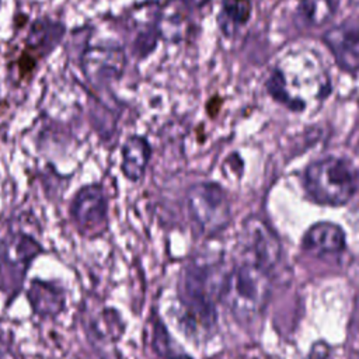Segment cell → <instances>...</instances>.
<instances>
[{
	"mask_svg": "<svg viewBox=\"0 0 359 359\" xmlns=\"http://www.w3.org/2000/svg\"><path fill=\"white\" fill-rule=\"evenodd\" d=\"M90 332L101 341H116L123 332V324L119 313L112 307L104 309L90 324Z\"/></svg>",
	"mask_w": 359,
	"mask_h": 359,
	"instance_id": "18",
	"label": "cell"
},
{
	"mask_svg": "<svg viewBox=\"0 0 359 359\" xmlns=\"http://www.w3.org/2000/svg\"><path fill=\"white\" fill-rule=\"evenodd\" d=\"M271 293V272L243 261L226 279L222 299L238 321L255 320L266 306Z\"/></svg>",
	"mask_w": 359,
	"mask_h": 359,
	"instance_id": "3",
	"label": "cell"
},
{
	"mask_svg": "<svg viewBox=\"0 0 359 359\" xmlns=\"http://www.w3.org/2000/svg\"><path fill=\"white\" fill-rule=\"evenodd\" d=\"M189 11L181 0H167L158 8L156 18L160 39L167 43L182 42L191 29Z\"/></svg>",
	"mask_w": 359,
	"mask_h": 359,
	"instance_id": "12",
	"label": "cell"
},
{
	"mask_svg": "<svg viewBox=\"0 0 359 359\" xmlns=\"http://www.w3.org/2000/svg\"><path fill=\"white\" fill-rule=\"evenodd\" d=\"M223 105V98L219 95V94H213L205 104V108H206V114H209L212 118L217 115V112L220 111Z\"/></svg>",
	"mask_w": 359,
	"mask_h": 359,
	"instance_id": "21",
	"label": "cell"
},
{
	"mask_svg": "<svg viewBox=\"0 0 359 359\" xmlns=\"http://www.w3.org/2000/svg\"><path fill=\"white\" fill-rule=\"evenodd\" d=\"M41 254V243L25 231H10L0 241V290L7 304L21 293L27 272Z\"/></svg>",
	"mask_w": 359,
	"mask_h": 359,
	"instance_id": "5",
	"label": "cell"
},
{
	"mask_svg": "<svg viewBox=\"0 0 359 359\" xmlns=\"http://www.w3.org/2000/svg\"><path fill=\"white\" fill-rule=\"evenodd\" d=\"M358 171L342 157L328 156L313 161L304 171V189L311 201L320 205L341 206L358 189Z\"/></svg>",
	"mask_w": 359,
	"mask_h": 359,
	"instance_id": "4",
	"label": "cell"
},
{
	"mask_svg": "<svg viewBox=\"0 0 359 359\" xmlns=\"http://www.w3.org/2000/svg\"><path fill=\"white\" fill-rule=\"evenodd\" d=\"M251 17V0H220L219 11L216 14V24L220 34L224 38L231 39L250 22Z\"/></svg>",
	"mask_w": 359,
	"mask_h": 359,
	"instance_id": "14",
	"label": "cell"
},
{
	"mask_svg": "<svg viewBox=\"0 0 359 359\" xmlns=\"http://www.w3.org/2000/svg\"><path fill=\"white\" fill-rule=\"evenodd\" d=\"M125 65V50L116 43H98L90 46L81 57L84 76L97 87H105L118 80L123 73Z\"/></svg>",
	"mask_w": 359,
	"mask_h": 359,
	"instance_id": "9",
	"label": "cell"
},
{
	"mask_svg": "<svg viewBox=\"0 0 359 359\" xmlns=\"http://www.w3.org/2000/svg\"><path fill=\"white\" fill-rule=\"evenodd\" d=\"M302 245L316 257L339 254L345 248V233L335 223L318 222L306 231Z\"/></svg>",
	"mask_w": 359,
	"mask_h": 359,
	"instance_id": "13",
	"label": "cell"
},
{
	"mask_svg": "<svg viewBox=\"0 0 359 359\" xmlns=\"http://www.w3.org/2000/svg\"><path fill=\"white\" fill-rule=\"evenodd\" d=\"M244 259L272 271L280 258V241L273 230L258 217H248L240 231Z\"/></svg>",
	"mask_w": 359,
	"mask_h": 359,
	"instance_id": "8",
	"label": "cell"
},
{
	"mask_svg": "<svg viewBox=\"0 0 359 359\" xmlns=\"http://www.w3.org/2000/svg\"><path fill=\"white\" fill-rule=\"evenodd\" d=\"M264 87L268 95L292 112L307 111L332 93L331 77L313 50L297 49L283 55L269 70Z\"/></svg>",
	"mask_w": 359,
	"mask_h": 359,
	"instance_id": "1",
	"label": "cell"
},
{
	"mask_svg": "<svg viewBox=\"0 0 359 359\" xmlns=\"http://www.w3.org/2000/svg\"><path fill=\"white\" fill-rule=\"evenodd\" d=\"M65 28L62 24L49 18L36 20L27 36V45L35 56L49 53L62 39Z\"/></svg>",
	"mask_w": 359,
	"mask_h": 359,
	"instance_id": "16",
	"label": "cell"
},
{
	"mask_svg": "<svg viewBox=\"0 0 359 359\" xmlns=\"http://www.w3.org/2000/svg\"><path fill=\"white\" fill-rule=\"evenodd\" d=\"M323 42L331 52L338 67L348 73L359 72V18L349 17L328 28Z\"/></svg>",
	"mask_w": 359,
	"mask_h": 359,
	"instance_id": "10",
	"label": "cell"
},
{
	"mask_svg": "<svg viewBox=\"0 0 359 359\" xmlns=\"http://www.w3.org/2000/svg\"><path fill=\"white\" fill-rule=\"evenodd\" d=\"M229 272L220 258L210 255L195 257L185 266L180 323L191 334H206L213 328L216 303L222 299Z\"/></svg>",
	"mask_w": 359,
	"mask_h": 359,
	"instance_id": "2",
	"label": "cell"
},
{
	"mask_svg": "<svg viewBox=\"0 0 359 359\" xmlns=\"http://www.w3.org/2000/svg\"><path fill=\"white\" fill-rule=\"evenodd\" d=\"M25 294L32 313L39 318H55L66 306L65 289L55 282L32 279Z\"/></svg>",
	"mask_w": 359,
	"mask_h": 359,
	"instance_id": "11",
	"label": "cell"
},
{
	"mask_svg": "<svg viewBox=\"0 0 359 359\" xmlns=\"http://www.w3.org/2000/svg\"><path fill=\"white\" fill-rule=\"evenodd\" d=\"M335 0H299L296 14L309 28H320L332 21L337 14Z\"/></svg>",
	"mask_w": 359,
	"mask_h": 359,
	"instance_id": "17",
	"label": "cell"
},
{
	"mask_svg": "<svg viewBox=\"0 0 359 359\" xmlns=\"http://www.w3.org/2000/svg\"><path fill=\"white\" fill-rule=\"evenodd\" d=\"M355 324H356V328L359 331V300H358V304H356V313H355Z\"/></svg>",
	"mask_w": 359,
	"mask_h": 359,
	"instance_id": "23",
	"label": "cell"
},
{
	"mask_svg": "<svg viewBox=\"0 0 359 359\" xmlns=\"http://www.w3.org/2000/svg\"><path fill=\"white\" fill-rule=\"evenodd\" d=\"M187 209L196 229L205 236L222 231L231 220L226 191L215 182H199L187 192Z\"/></svg>",
	"mask_w": 359,
	"mask_h": 359,
	"instance_id": "6",
	"label": "cell"
},
{
	"mask_svg": "<svg viewBox=\"0 0 359 359\" xmlns=\"http://www.w3.org/2000/svg\"><path fill=\"white\" fill-rule=\"evenodd\" d=\"M69 216L77 233L87 238L101 236L108 227V201L101 184H86L73 196Z\"/></svg>",
	"mask_w": 359,
	"mask_h": 359,
	"instance_id": "7",
	"label": "cell"
},
{
	"mask_svg": "<svg viewBox=\"0 0 359 359\" xmlns=\"http://www.w3.org/2000/svg\"><path fill=\"white\" fill-rule=\"evenodd\" d=\"M151 156V147L146 137L140 135L129 136L122 146L121 170L130 181H139L147 167Z\"/></svg>",
	"mask_w": 359,
	"mask_h": 359,
	"instance_id": "15",
	"label": "cell"
},
{
	"mask_svg": "<svg viewBox=\"0 0 359 359\" xmlns=\"http://www.w3.org/2000/svg\"><path fill=\"white\" fill-rule=\"evenodd\" d=\"M158 41H160V35L154 21L137 31V34L132 41V53L137 59H144L154 52Z\"/></svg>",
	"mask_w": 359,
	"mask_h": 359,
	"instance_id": "19",
	"label": "cell"
},
{
	"mask_svg": "<svg viewBox=\"0 0 359 359\" xmlns=\"http://www.w3.org/2000/svg\"><path fill=\"white\" fill-rule=\"evenodd\" d=\"M310 359H330V346L324 341H318L311 348Z\"/></svg>",
	"mask_w": 359,
	"mask_h": 359,
	"instance_id": "20",
	"label": "cell"
},
{
	"mask_svg": "<svg viewBox=\"0 0 359 359\" xmlns=\"http://www.w3.org/2000/svg\"><path fill=\"white\" fill-rule=\"evenodd\" d=\"M191 11L192 10H201L205 6H208L210 3V0H181Z\"/></svg>",
	"mask_w": 359,
	"mask_h": 359,
	"instance_id": "22",
	"label": "cell"
}]
</instances>
